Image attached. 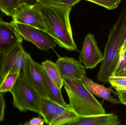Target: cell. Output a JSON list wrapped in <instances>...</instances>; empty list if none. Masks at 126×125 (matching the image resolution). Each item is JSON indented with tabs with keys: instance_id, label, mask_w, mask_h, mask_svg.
<instances>
[{
	"instance_id": "5",
	"label": "cell",
	"mask_w": 126,
	"mask_h": 125,
	"mask_svg": "<svg viewBox=\"0 0 126 125\" xmlns=\"http://www.w3.org/2000/svg\"><path fill=\"white\" fill-rule=\"evenodd\" d=\"M11 22L23 39L32 43L40 50L48 51L57 45L53 37L46 31L23 23Z\"/></svg>"
},
{
	"instance_id": "22",
	"label": "cell",
	"mask_w": 126,
	"mask_h": 125,
	"mask_svg": "<svg viewBox=\"0 0 126 125\" xmlns=\"http://www.w3.org/2000/svg\"><path fill=\"white\" fill-rule=\"evenodd\" d=\"M98 4L109 10H112L118 7L121 0H85Z\"/></svg>"
},
{
	"instance_id": "24",
	"label": "cell",
	"mask_w": 126,
	"mask_h": 125,
	"mask_svg": "<svg viewBox=\"0 0 126 125\" xmlns=\"http://www.w3.org/2000/svg\"><path fill=\"white\" fill-rule=\"evenodd\" d=\"M6 102L3 93L0 92V123L4 120Z\"/></svg>"
},
{
	"instance_id": "2",
	"label": "cell",
	"mask_w": 126,
	"mask_h": 125,
	"mask_svg": "<svg viewBox=\"0 0 126 125\" xmlns=\"http://www.w3.org/2000/svg\"><path fill=\"white\" fill-rule=\"evenodd\" d=\"M64 87L69 98V109L79 116L85 117L106 113L102 104L90 91L82 81L63 77Z\"/></svg>"
},
{
	"instance_id": "23",
	"label": "cell",
	"mask_w": 126,
	"mask_h": 125,
	"mask_svg": "<svg viewBox=\"0 0 126 125\" xmlns=\"http://www.w3.org/2000/svg\"><path fill=\"white\" fill-rule=\"evenodd\" d=\"M124 47L121 50L118 64L113 76L115 75V74L126 67V51L124 50Z\"/></svg>"
},
{
	"instance_id": "6",
	"label": "cell",
	"mask_w": 126,
	"mask_h": 125,
	"mask_svg": "<svg viewBox=\"0 0 126 125\" xmlns=\"http://www.w3.org/2000/svg\"><path fill=\"white\" fill-rule=\"evenodd\" d=\"M25 57L24 79L41 97L49 98L41 64L34 61L30 54L26 51Z\"/></svg>"
},
{
	"instance_id": "28",
	"label": "cell",
	"mask_w": 126,
	"mask_h": 125,
	"mask_svg": "<svg viewBox=\"0 0 126 125\" xmlns=\"http://www.w3.org/2000/svg\"><path fill=\"white\" fill-rule=\"evenodd\" d=\"M4 55L0 53V84L3 78V68Z\"/></svg>"
},
{
	"instance_id": "27",
	"label": "cell",
	"mask_w": 126,
	"mask_h": 125,
	"mask_svg": "<svg viewBox=\"0 0 126 125\" xmlns=\"http://www.w3.org/2000/svg\"><path fill=\"white\" fill-rule=\"evenodd\" d=\"M118 99L121 103L126 106V90H116Z\"/></svg>"
},
{
	"instance_id": "25",
	"label": "cell",
	"mask_w": 126,
	"mask_h": 125,
	"mask_svg": "<svg viewBox=\"0 0 126 125\" xmlns=\"http://www.w3.org/2000/svg\"><path fill=\"white\" fill-rule=\"evenodd\" d=\"M45 123L44 119L41 118L40 116L39 117H34L31 120L26 122L24 125H43Z\"/></svg>"
},
{
	"instance_id": "9",
	"label": "cell",
	"mask_w": 126,
	"mask_h": 125,
	"mask_svg": "<svg viewBox=\"0 0 126 125\" xmlns=\"http://www.w3.org/2000/svg\"><path fill=\"white\" fill-rule=\"evenodd\" d=\"M26 51L21 43H19L4 55L3 78L6 75L10 73H18L19 76L24 77Z\"/></svg>"
},
{
	"instance_id": "13",
	"label": "cell",
	"mask_w": 126,
	"mask_h": 125,
	"mask_svg": "<svg viewBox=\"0 0 126 125\" xmlns=\"http://www.w3.org/2000/svg\"><path fill=\"white\" fill-rule=\"evenodd\" d=\"M82 81L93 95L115 105L121 104L119 99L114 98L112 95L111 93L114 92L112 86L106 87L98 84L86 76L83 78Z\"/></svg>"
},
{
	"instance_id": "30",
	"label": "cell",
	"mask_w": 126,
	"mask_h": 125,
	"mask_svg": "<svg viewBox=\"0 0 126 125\" xmlns=\"http://www.w3.org/2000/svg\"><path fill=\"white\" fill-rule=\"evenodd\" d=\"M123 50L125 51H126V45H125V46H124L123 48Z\"/></svg>"
},
{
	"instance_id": "17",
	"label": "cell",
	"mask_w": 126,
	"mask_h": 125,
	"mask_svg": "<svg viewBox=\"0 0 126 125\" xmlns=\"http://www.w3.org/2000/svg\"><path fill=\"white\" fill-rule=\"evenodd\" d=\"M36 3V0H0V10L7 16L12 17L20 4H33Z\"/></svg>"
},
{
	"instance_id": "8",
	"label": "cell",
	"mask_w": 126,
	"mask_h": 125,
	"mask_svg": "<svg viewBox=\"0 0 126 125\" xmlns=\"http://www.w3.org/2000/svg\"><path fill=\"white\" fill-rule=\"evenodd\" d=\"M103 54L98 47L94 35L88 34L83 43L80 52L79 61L86 69H93L102 62Z\"/></svg>"
},
{
	"instance_id": "20",
	"label": "cell",
	"mask_w": 126,
	"mask_h": 125,
	"mask_svg": "<svg viewBox=\"0 0 126 125\" xmlns=\"http://www.w3.org/2000/svg\"><path fill=\"white\" fill-rule=\"evenodd\" d=\"M36 3L44 6L72 7L81 0H36Z\"/></svg>"
},
{
	"instance_id": "21",
	"label": "cell",
	"mask_w": 126,
	"mask_h": 125,
	"mask_svg": "<svg viewBox=\"0 0 126 125\" xmlns=\"http://www.w3.org/2000/svg\"><path fill=\"white\" fill-rule=\"evenodd\" d=\"M109 83L116 90H126V76H112L109 79Z\"/></svg>"
},
{
	"instance_id": "16",
	"label": "cell",
	"mask_w": 126,
	"mask_h": 125,
	"mask_svg": "<svg viewBox=\"0 0 126 125\" xmlns=\"http://www.w3.org/2000/svg\"><path fill=\"white\" fill-rule=\"evenodd\" d=\"M41 64L52 80L58 88L62 89L64 85L63 80L55 63L51 60H47Z\"/></svg>"
},
{
	"instance_id": "1",
	"label": "cell",
	"mask_w": 126,
	"mask_h": 125,
	"mask_svg": "<svg viewBox=\"0 0 126 125\" xmlns=\"http://www.w3.org/2000/svg\"><path fill=\"white\" fill-rule=\"evenodd\" d=\"M37 4L43 18L46 31L60 47L67 50L77 51L70 21L72 7Z\"/></svg>"
},
{
	"instance_id": "18",
	"label": "cell",
	"mask_w": 126,
	"mask_h": 125,
	"mask_svg": "<svg viewBox=\"0 0 126 125\" xmlns=\"http://www.w3.org/2000/svg\"><path fill=\"white\" fill-rule=\"evenodd\" d=\"M79 116L73 111L69 109L61 115L54 119L49 125H69L76 120Z\"/></svg>"
},
{
	"instance_id": "7",
	"label": "cell",
	"mask_w": 126,
	"mask_h": 125,
	"mask_svg": "<svg viewBox=\"0 0 126 125\" xmlns=\"http://www.w3.org/2000/svg\"><path fill=\"white\" fill-rule=\"evenodd\" d=\"M12 17V22L23 23L46 31L43 18L37 3L33 4H20Z\"/></svg>"
},
{
	"instance_id": "26",
	"label": "cell",
	"mask_w": 126,
	"mask_h": 125,
	"mask_svg": "<svg viewBox=\"0 0 126 125\" xmlns=\"http://www.w3.org/2000/svg\"><path fill=\"white\" fill-rule=\"evenodd\" d=\"M69 109L68 108L63 107V106H61L60 105L56 104L55 109L54 119L56 118V117H58L60 115L62 114L63 113L66 112V111H68Z\"/></svg>"
},
{
	"instance_id": "10",
	"label": "cell",
	"mask_w": 126,
	"mask_h": 125,
	"mask_svg": "<svg viewBox=\"0 0 126 125\" xmlns=\"http://www.w3.org/2000/svg\"><path fill=\"white\" fill-rule=\"evenodd\" d=\"M23 40L14 24L0 18V53L5 55Z\"/></svg>"
},
{
	"instance_id": "3",
	"label": "cell",
	"mask_w": 126,
	"mask_h": 125,
	"mask_svg": "<svg viewBox=\"0 0 126 125\" xmlns=\"http://www.w3.org/2000/svg\"><path fill=\"white\" fill-rule=\"evenodd\" d=\"M126 44V24L115 23L110 31L103 54V60L97 75L98 81L109 83L118 64L122 48Z\"/></svg>"
},
{
	"instance_id": "11",
	"label": "cell",
	"mask_w": 126,
	"mask_h": 125,
	"mask_svg": "<svg viewBox=\"0 0 126 125\" xmlns=\"http://www.w3.org/2000/svg\"><path fill=\"white\" fill-rule=\"evenodd\" d=\"M55 63L62 78L82 81L86 76L85 67L73 57H60Z\"/></svg>"
},
{
	"instance_id": "14",
	"label": "cell",
	"mask_w": 126,
	"mask_h": 125,
	"mask_svg": "<svg viewBox=\"0 0 126 125\" xmlns=\"http://www.w3.org/2000/svg\"><path fill=\"white\" fill-rule=\"evenodd\" d=\"M43 68L49 99L58 105L63 107L68 108L67 104L66 103L63 98L61 89L58 87L49 77Z\"/></svg>"
},
{
	"instance_id": "29",
	"label": "cell",
	"mask_w": 126,
	"mask_h": 125,
	"mask_svg": "<svg viewBox=\"0 0 126 125\" xmlns=\"http://www.w3.org/2000/svg\"><path fill=\"white\" fill-rule=\"evenodd\" d=\"M117 76H126V67L123 69L119 71L115 75Z\"/></svg>"
},
{
	"instance_id": "19",
	"label": "cell",
	"mask_w": 126,
	"mask_h": 125,
	"mask_svg": "<svg viewBox=\"0 0 126 125\" xmlns=\"http://www.w3.org/2000/svg\"><path fill=\"white\" fill-rule=\"evenodd\" d=\"M19 76V74L17 73H8L6 75L0 84V92H10Z\"/></svg>"
},
{
	"instance_id": "12",
	"label": "cell",
	"mask_w": 126,
	"mask_h": 125,
	"mask_svg": "<svg viewBox=\"0 0 126 125\" xmlns=\"http://www.w3.org/2000/svg\"><path fill=\"white\" fill-rule=\"evenodd\" d=\"M121 122L114 114H105L85 117H79L69 125H118Z\"/></svg>"
},
{
	"instance_id": "4",
	"label": "cell",
	"mask_w": 126,
	"mask_h": 125,
	"mask_svg": "<svg viewBox=\"0 0 126 125\" xmlns=\"http://www.w3.org/2000/svg\"><path fill=\"white\" fill-rule=\"evenodd\" d=\"M10 93L13 98V106L20 111H31L39 114L41 97L23 76H19Z\"/></svg>"
},
{
	"instance_id": "15",
	"label": "cell",
	"mask_w": 126,
	"mask_h": 125,
	"mask_svg": "<svg viewBox=\"0 0 126 125\" xmlns=\"http://www.w3.org/2000/svg\"><path fill=\"white\" fill-rule=\"evenodd\" d=\"M56 103L49 98L41 97L39 106V114L46 124L49 125L54 119Z\"/></svg>"
}]
</instances>
